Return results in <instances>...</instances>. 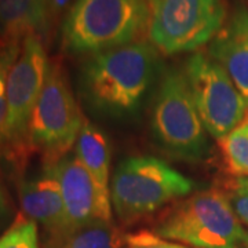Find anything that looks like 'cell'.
<instances>
[{"instance_id": "4", "label": "cell", "mask_w": 248, "mask_h": 248, "mask_svg": "<svg viewBox=\"0 0 248 248\" xmlns=\"http://www.w3.org/2000/svg\"><path fill=\"white\" fill-rule=\"evenodd\" d=\"M193 190L195 182L166 161L152 156H135L116 167L110 202L119 221L124 226H131Z\"/></svg>"}, {"instance_id": "18", "label": "cell", "mask_w": 248, "mask_h": 248, "mask_svg": "<svg viewBox=\"0 0 248 248\" xmlns=\"http://www.w3.org/2000/svg\"><path fill=\"white\" fill-rule=\"evenodd\" d=\"M21 45H6L0 53V153L4 143V125L7 117V78L21 53Z\"/></svg>"}, {"instance_id": "23", "label": "cell", "mask_w": 248, "mask_h": 248, "mask_svg": "<svg viewBox=\"0 0 248 248\" xmlns=\"http://www.w3.org/2000/svg\"><path fill=\"white\" fill-rule=\"evenodd\" d=\"M4 42H3V40H1V39H0V53H1V51H3V48H4Z\"/></svg>"}, {"instance_id": "1", "label": "cell", "mask_w": 248, "mask_h": 248, "mask_svg": "<svg viewBox=\"0 0 248 248\" xmlns=\"http://www.w3.org/2000/svg\"><path fill=\"white\" fill-rule=\"evenodd\" d=\"M159 62L156 47L145 40L93 54L80 69L81 97L98 115H134L152 87Z\"/></svg>"}, {"instance_id": "12", "label": "cell", "mask_w": 248, "mask_h": 248, "mask_svg": "<svg viewBox=\"0 0 248 248\" xmlns=\"http://www.w3.org/2000/svg\"><path fill=\"white\" fill-rule=\"evenodd\" d=\"M207 54L229 75L248 107V9L237 6L228 14Z\"/></svg>"}, {"instance_id": "17", "label": "cell", "mask_w": 248, "mask_h": 248, "mask_svg": "<svg viewBox=\"0 0 248 248\" xmlns=\"http://www.w3.org/2000/svg\"><path fill=\"white\" fill-rule=\"evenodd\" d=\"M0 248H40L35 221L19 215L9 231L0 237Z\"/></svg>"}, {"instance_id": "15", "label": "cell", "mask_w": 248, "mask_h": 248, "mask_svg": "<svg viewBox=\"0 0 248 248\" xmlns=\"http://www.w3.org/2000/svg\"><path fill=\"white\" fill-rule=\"evenodd\" d=\"M124 246L125 234L113 221L91 222L60 239L47 241V248H123Z\"/></svg>"}, {"instance_id": "16", "label": "cell", "mask_w": 248, "mask_h": 248, "mask_svg": "<svg viewBox=\"0 0 248 248\" xmlns=\"http://www.w3.org/2000/svg\"><path fill=\"white\" fill-rule=\"evenodd\" d=\"M218 142L229 175L248 177V123H241Z\"/></svg>"}, {"instance_id": "14", "label": "cell", "mask_w": 248, "mask_h": 248, "mask_svg": "<svg viewBox=\"0 0 248 248\" xmlns=\"http://www.w3.org/2000/svg\"><path fill=\"white\" fill-rule=\"evenodd\" d=\"M75 155L89 171L98 187L110 193L109 187V167L110 148L104 133L90 122H84L75 143Z\"/></svg>"}, {"instance_id": "9", "label": "cell", "mask_w": 248, "mask_h": 248, "mask_svg": "<svg viewBox=\"0 0 248 248\" xmlns=\"http://www.w3.org/2000/svg\"><path fill=\"white\" fill-rule=\"evenodd\" d=\"M205 131L217 141L243 123L248 107L229 75L207 53L196 51L184 68Z\"/></svg>"}, {"instance_id": "5", "label": "cell", "mask_w": 248, "mask_h": 248, "mask_svg": "<svg viewBox=\"0 0 248 248\" xmlns=\"http://www.w3.org/2000/svg\"><path fill=\"white\" fill-rule=\"evenodd\" d=\"M86 122L60 60L48 63L45 86L29 122V146L45 164H55L76 143Z\"/></svg>"}, {"instance_id": "11", "label": "cell", "mask_w": 248, "mask_h": 248, "mask_svg": "<svg viewBox=\"0 0 248 248\" xmlns=\"http://www.w3.org/2000/svg\"><path fill=\"white\" fill-rule=\"evenodd\" d=\"M18 197L24 215L40 223L48 234V240L61 237L66 231L65 205L55 164H45L40 175L21 179Z\"/></svg>"}, {"instance_id": "6", "label": "cell", "mask_w": 248, "mask_h": 248, "mask_svg": "<svg viewBox=\"0 0 248 248\" xmlns=\"http://www.w3.org/2000/svg\"><path fill=\"white\" fill-rule=\"evenodd\" d=\"M152 135L169 155L199 161L208 151L207 131L184 71L169 69L160 80L152 109Z\"/></svg>"}, {"instance_id": "22", "label": "cell", "mask_w": 248, "mask_h": 248, "mask_svg": "<svg viewBox=\"0 0 248 248\" xmlns=\"http://www.w3.org/2000/svg\"><path fill=\"white\" fill-rule=\"evenodd\" d=\"M10 215V207L9 202H7V197L4 195L1 186H0V225L9 218Z\"/></svg>"}, {"instance_id": "10", "label": "cell", "mask_w": 248, "mask_h": 248, "mask_svg": "<svg viewBox=\"0 0 248 248\" xmlns=\"http://www.w3.org/2000/svg\"><path fill=\"white\" fill-rule=\"evenodd\" d=\"M55 174L61 186L66 217V231L62 236L91 222L112 221L110 193L98 187L76 155H66L55 163Z\"/></svg>"}, {"instance_id": "8", "label": "cell", "mask_w": 248, "mask_h": 248, "mask_svg": "<svg viewBox=\"0 0 248 248\" xmlns=\"http://www.w3.org/2000/svg\"><path fill=\"white\" fill-rule=\"evenodd\" d=\"M148 33L159 53L174 55L208 45L228 17L223 0H148Z\"/></svg>"}, {"instance_id": "21", "label": "cell", "mask_w": 248, "mask_h": 248, "mask_svg": "<svg viewBox=\"0 0 248 248\" xmlns=\"http://www.w3.org/2000/svg\"><path fill=\"white\" fill-rule=\"evenodd\" d=\"M72 1L73 0H51L50 1V18H51V22L61 14L63 10L71 6Z\"/></svg>"}, {"instance_id": "25", "label": "cell", "mask_w": 248, "mask_h": 248, "mask_svg": "<svg viewBox=\"0 0 248 248\" xmlns=\"http://www.w3.org/2000/svg\"><path fill=\"white\" fill-rule=\"evenodd\" d=\"M244 246H246V248H248V236L247 239H246V241H244Z\"/></svg>"}, {"instance_id": "3", "label": "cell", "mask_w": 248, "mask_h": 248, "mask_svg": "<svg viewBox=\"0 0 248 248\" xmlns=\"http://www.w3.org/2000/svg\"><path fill=\"white\" fill-rule=\"evenodd\" d=\"M152 231L190 248H239L248 236L221 189L202 190L170 205Z\"/></svg>"}, {"instance_id": "2", "label": "cell", "mask_w": 248, "mask_h": 248, "mask_svg": "<svg viewBox=\"0 0 248 248\" xmlns=\"http://www.w3.org/2000/svg\"><path fill=\"white\" fill-rule=\"evenodd\" d=\"M148 0H75L63 19L62 48L97 54L142 40L149 28Z\"/></svg>"}, {"instance_id": "13", "label": "cell", "mask_w": 248, "mask_h": 248, "mask_svg": "<svg viewBox=\"0 0 248 248\" xmlns=\"http://www.w3.org/2000/svg\"><path fill=\"white\" fill-rule=\"evenodd\" d=\"M51 0H0V39L4 45H21L28 36L42 40L51 25Z\"/></svg>"}, {"instance_id": "19", "label": "cell", "mask_w": 248, "mask_h": 248, "mask_svg": "<svg viewBox=\"0 0 248 248\" xmlns=\"http://www.w3.org/2000/svg\"><path fill=\"white\" fill-rule=\"evenodd\" d=\"M241 223L248 226V177L229 178L221 189Z\"/></svg>"}, {"instance_id": "7", "label": "cell", "mask_w": 248, "mask_h": 248, "mask_svg": "<svg viewBox=\"0 0 248 248\" xmlns=\"http://www.w3.org/2000/svg\"><path fill=\"white\" fill-rule=\"evenodd\" d=\"M48 63L43 40L39 36H28L7 78V117L1 155L19 171L33 155L29 146V122L45 86Z\"/></svg>"}, {"instance_id": "20", "label": "cell", "mask_w": 248, "mask_h": 248, "mask_svg": "<svg viewBox=\"0 0 248 248\" xmlns=\"http://www.w3.org/2000/svg\"><path fill=\"white\" fill-rule=\"evenodd\" d=\"M124 248H190L175 241L163 239L153 231H138L125 234Z\"/></svg>"}, {"instance_id": "24", "label": "cell", "mask_w": 248, "mask_h": 248, "mask_svg": "<svg viewBox=\"0 0 248 248\" xmlns=\"http://www.w3.org/2000/svg\"><path fill=\"white\" fill-rule=\"evenodd\" d=\"M243 123H248V110H247V113H246V117H244V120H243Z\"/></svg>"}]
</instances>
